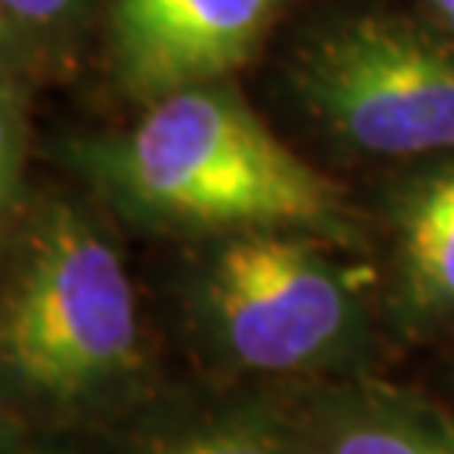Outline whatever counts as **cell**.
Instances as JSON below:
<instances>
[{"label": "cell", "mask_w": 454, "mask_h": 454, "mask_svg": "<svg viewBox=\"0 0 454 454\" xmlns=\"http://www.w3.org/2000/svg\"><path fill=\"white\" fill-rule=\"evenodd\" d=\"M286 0H114L108 67L114 88L152 105L182 88L229 82L260 51Z\"/></svg>", "instance_id": "cell-5"}, {"label": "cell", "mask_w": 454, "mask_h": 454, "mask_svg": "<svg viewBox=\"0 0 454 454\" xmlns=\"http://www.w3.org/2000/svg\"><path fill=\"white\" fill-rule=\"evenodd\" d=\"M290 390L317 454H454V407L384 373Z\"/></svg>", "instance_id": "cell-8"}, {"label": "cell", "mask_w": 454, "mask_h": 454, "mask_svg": "<svg viewBox=\"0 0 454 454\" xmlns=\"http://www.w3.org/2000/svg\"><path fill=\"white\" fill-rule=\"evenodd\" d=\"M162 300L199 377L226 384L303 387L380 373L390 347L371 253L300 229L176 243Z\"/></svg>", "instance_id": "cell-3"}, {"label": "cell", "mask_w": 454, "mask_h": 454, "mask_svg": "<svg viewBox=\"0 0 454 454\" xmlns=\"http://www.w3.org/2000/svg\"><path fill=\"white\" fill-rule=\"evenodd\" d=\"M424 4H427V11L434 14V20H441L448 11H454V0H424Z\"/></svg>", "instance_id": "cell-11"}, {"label": "cell", "mask_w": 454, "mask_h": 454, "mask_svg": "<svg viewBox=\"0 0 454 454\" xmlns=\"http://www.w3.org/2000/svg\"><path fill=\"white\" fill-rule=\"evenodd\" d=\"M88 0H0L4 71L41 82L71 58Z\"/></svg>", "instance_id": "cell-9"}, {"label": "cell", "mask_w": 454, "mask_h": 454, "mask_svg": "<svg viewBox=\"0 0 454 454\" xmlns=\"http://www.w3.org/2000/svg\"><path fill=\"white\" fill-rule=\"evenodd\" d=\"M444 390H448V404L454 407V354L448 360V367H444Z\"/></svg>", "instance_id": "cell-12"}, {"label": "cell", "mask_w": 454, "mask_h": 454, "mask_svg": "<svg viewBox=\"0 0 454 454\" xmlns=\"http://www.w3.org/2000/svg\"><path fill=\"white\" fill-rule=\"evenodd\" d=\"M367 223L390 347L454 337V155L390 176Z\"/></svg>", "instance_id": "cell-6"}, {"label": "cell", "mask_w": 454, "mask_h": 454, "mask_svg": "<svg viewBox=\"0 0 454 454\" xmlns=\"http://www.w3.org/2000/svg\"><path fill=\"white\" fill-rule=\"evenodd\" d=\"M290 91L330 145L357 159L454 155V41L401 17L330 20L296 48Z\"/></svg>", "instance_id": "cell-4"}, {"label": "cell", "mask_w": 454, "mask_h": 454, "mask_svg": "<svg viewBox=\"0 0 454 454\" xmlns=\"http://www.w3.org/2000/svg\"><path fill=\"white\" fill-rule=\"evenodd\" d=\"M61 162L114 223L155 239L300 229L371 253L367 215L266 125L232 78L159 98L125 131L71 138Z\"/></svg>", "instance_id": "cell-2"}, {"label": "cell", "mask_w": 454, "mask_h": 454, "mask_svg": "<svg viewBox=\"0 0 454 454\" xmlns=\"http://www.w3.org/2000/svg\"><path fill=\"white\" fill-rule=\"evenodd\" d=\"M84 454H317L290 387L195 377L165 384Z\"/></svg>", "instance_id": "cell-7"}, {"label": "cell", "mask_w": 454, "mask_h": 454, "mask_svg": "<svg viewBox=\"0 0 454 454\" xmlns=\"http://www.w3.org/2000/svg\"><path fill=\"white\" fill-rule=\"evenodd\" d=\"M168 377L112 212L27 195L4 223L0 401L41 434L91 441L159 397Z\"/></svg>", "instance_id": "cell-1"}, {"label": "cell", "mask_w": 454, "mask_h": 454, "mask_svg": "<svg viewBox=\"0 0 454 454\" xmlns=\"http://www.w3.org/2000/svg\"><path fill=\"white\" fill-rule=\"evenodd\" d=\"M0 427V454H84L82 441L54 438V434H41L24 424L4 418Z\"/></svg>", "instance_id": "cell-10"}, {"label": "cell", "mask_w": 454, "mask_h": 454, "mask_svg": "<svg viewBox=\"0 0 454 454\" xmlns=\"http://www.w3.org/2000/svg\"><path fill=\"white\" fill-rule=\"evenodd\" d=\"M438 31H444L454 41V11H448V14L441 17V20H438Z\"/></svg>", "instance_id": "cell-13"}]
</instances>
